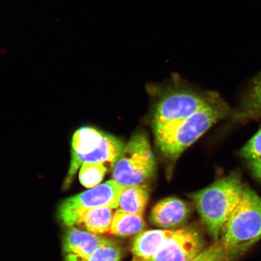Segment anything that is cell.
<instances>
[{
	"instance_id": "cell-6",
	"label": "cell",
	"mask_w": 261,
	"mask_h": 261,
	"mask_svg": "<svg viewBox=\"0 0 261 261\" xmlns=\"http://www.w3.org/2000/svg\"><path fill=\"white\" fill-rule=\"evenodd\" d=\"M188 91H177L162 98L156 105L152 120L155 140L168 135L212 101Z\"/></svg>"
},
{
	"instance_id": "cell-17",
	"label": "cell",
	"mask_w": 261,
	"mask_h": 261,
	"mask_svg": "<svg viewBox=\"0 0 261 261\" xmlns=\"http://www.w3.org/2000/svg\"><path fill=\"white\" fill-rule=\"evenodd\" d=\"M107 171V166L102 163H84L81 166L80 182L86 188L96 187L102 181Z\"/></svg>"
},
{
	"instance_id": "cell-12",
	"label": "cell",
	"mask_w": 261,
	"mask_h": 261,
	"mask_svg": "<svg viewBox=\"0 0 261 261\" xmlns=\"http://www.w3.org/2000/svg\"><path fill=\"white\" fill-rule=\"evenodd\" d=\"M149 198V189L140 185L125 187L120 196L119 208L132 214L143 215Z\"/></svg>"
},
{
	"instance_id": "cell-18",
	"label": "cell",
	"mask_w": 261,
	"mask_h": 261,
	"mask_svg": "<svg viewBox=\"0 0 261 261\" xmlns=\"http://www.w3.org/2000/svg\"><path fill=\"white\" fill-rule=\"evenodd\" d=\"M120 257L121 250L113 242L98 247L87 261H120Z\"/></svg>"
},
{
	"instance_id": "cell-11",
	"label": "cell",
	"mask_w": 261,
	"mask_h": 261,
	"mask_svg": "<svg viewBox=\"0 0 261 261\" xmlns=\"http://www.w3.org/2000/svg\"><path fill=\"white\" fill-rule=\"evenodd\" d=\"M175 230H152L138 234L133 241L132 261H145L151 258L163 243Z\"/></svg>"
},
{
	"instance_id": "cell-7",
	"label": "cell",
	"mask_w": 261,
	"mask_h": 261,
	"mask_svg": "<svg viewBox=\"0 0 261 261\" xmlns=\"http://www.w3.org/2000/svg\"><path fill=\"white\" fill-rule=\"evenodd\" d=\"M125 187L112 179L89 190L65 199L60 205L59 217L65 226H73L85 212L94 208H118Z\"/></svg>"
},
{
	"instance_id": "cell-4",
	"label": "cell",
	"mask_w": 261,
	"mask_h": 261,
	"mask_svg": "<svg viewBox=\"0 0 261 261\" xmlns=\"http://www.w3.org/2000/svg\"><path fill=\"white\" fill-rule=\"evenodd\" d=\"M72 158L65 185L84 163H106L112 168L124 148L123 142L113 136L93 127L84 126L74 133L72 138Z\"/></svg>"
},
{
	"instance_id": "cell-1",
	"label": "cell",
	"mask_w": 261,
	"mask_h": 261,
	"mask_svg": "<svg viewBox=\"0 0 261 261\" xmlns=\"http://www.w3.org/2000/svg\"><path fill=\"white\" fill-rule=\"evenodd\" d=\"M246 187L242 176L237 171L190 195L208 233L215 241H219L225 225L239 203Z\"/></svg>"
},
{
	"instance_id": "cell-13",
	"label": "cell",
	"mask_w": 261,
	"mask_h": 261,
	"mask_svg": "<svg viewBox=\"0 0 261 261\" xmlns=\"http://www.w3.org/2000/svg\"><path fill=\"white\" fill-rule=\"evenodd\" d=\"M145 227L143 215L127 213L119 208L113 215L110 231L114 236L126 237L142 232Z\"/></svg>"
},
{
	"instance_id": "cell-14",
	"label": "cell",
	"mask_w": 261,
	"mask_h": 261,
	"mask_svg": "<svg viewBox=\"0 0 261 261\" xmlns=\"http://www.w3.org/2000/svg\"><path fill=\"white\" fill-rule=\"evenodd\" d=\"M113 215V208L105 207L92 208L85 212L76 224L84 225L91 233H106L110 230Z\"/></svg>"
},
{
	"instance_id": "cell-9",
	"label": "cell",
	"mask_w": 261,
	"mask_h": 261,
	"mask_svg": "<svg viewBox=\"0 0 261 261\" xmlns=\"http://www.w3.org/2000/svg\"><path fill=\"white\" fill-rule=\"evenodd\" d=\"M189 208L179 199H163L153 207L150 219L156 226L172 228L179 226L187 220Z\"/></svg>"
},
{
	"instance_id": "cell-3",
	"label": "cell",
	"mask_w": 261,
	"mask_h": 261,
	"mask_svg": "<svg viewBox=\"0 0 261 261\" xmlns=\"http://www.w3.org/2000/svg\"><path fill=\"white\" fill-rule=\"evenodd\" d=\"M229 113L223 102L213 100L208 105L179 123L168 135L155 140L162 154L176 159L203 136L214 124Z\"/></svg>"
},
{
	"instance_id": "cell-8",
	"label": "cell",
	"mask_w": 261,
	"mask_h": 261,
	"mask_svg": "<svg viewBox=\"0 0 261 261\" xmlns=\"http://www.w3.org/2000/svg\"><path fill=\"white\" fill-rule=\"evenodd\" d=\"M203 251L199 234L189 228L176 230L151 258L145 261H189Z\"/></svg>"
},
{
	"instance_id": "cell-20",
	"label": "cell",
	"mask_w": 261,
	"mask_h": 261,
	"mask_svg": "<svg viewBox=\"0 0 261 261\" xmlns=\"http://www.w3.org/2000/svg\"><path fill=\"white\" fill-rule=\"evenodd\" d=\"M65 261H87L86 260L82 258L81 257L76 255L74 254H68V255L65 257Z\"/></svg>"
},
{
	"instance_id": "cell-19",
	"label": "cell",
	"mask_w": 261,
	"mask_h": 261,
	"mask_svg": "<svg viewBox=\"0 0 261 261\" xmlns=\"http://www.w3.org/2000/svg\"><path fill=\"white\" fill-rule=\"evenodd\" d=\"M189 261H229L221 241H215L214 244L203 250L194 258Z\"/></svg>"
},
{
	"instance_id": "cell-16",
	"label": "cell",
	"mask_w": 261,
	"mask_h": 261,
	"mask_svg": "<svg viewBox=\"0 0 261 261\" xmlns=\"http://www.w3.org/2000/svg\"><path fill=\"white\" fill-rule=\"evenodd\" d=\"M240 155L254 177L261 181V126L256 135L241 149Z\"/></svg>"
},
{
	"instance_id": "cell-10",
	"label": "cell",
	"mask_w": 261,
	"mask_h": 261,
	"mask_svg": "<svg viewBox=\"0 0 261 261\" xmlns=\"http://www.w3.org/2000/svg\"><path fill=\"white\" fill-rule=\"evenodd\" d=\"M113 242L93 233L71 226L65 234L63 249L65 253L76 254L87 260L98 247Z\"/></svg>"
},
{
	"instance_id": "cell-2",
	"label": "cell",
	"mask_w": 261,
	"mask_h": 261,
	"mask_svg": "<svg viewBox=\"0 0 261 261\" xmlns=\"http://www.w3.org/2000/svg\"><path fill=\"white\" fill-rule=\"evenodd\" d=\"M221 237L229 261L242 255L261 239V198L247 186Z\"/></svg>"
},
{
	"instance_id": "cell-15",
	"label": "cell",
	"mask_w": 261,
	"mask_h": 261,
	"mask_svg": "<svg viewBox=\"0 0 261 261\" xmlns=\"http://www.w3.org/2000/svg\"><path fill=\"white\" fill-rule=\"evenodd\" d=\"M236 117L242 121L261 117V75L254 82Z\"/></svg>"
},
{
	"instance_id": "cell-5",
	"label": "cell",
	"mask_w": 261,
	"mask_h": 261,
	"mask_svg": "<svg viewBox=\"0 0 261 261\" xmlns=\"http://www.w3.org/2000/svg\"><path fill=\"white\" fill-rule=\"evenodd\" d=\"M155 161L146 137L138 134L124 146L113 168V178L123 187L142 185L154 174Z\"/></svg>"
}]
</instances>
